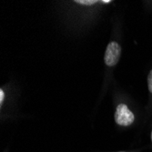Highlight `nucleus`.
Segmentation results:
<instances>
[{
	"instance_id": "obj_5",
	"label": "nucleus",
	"mask_w": 152,
	"mask_h": 152,
	"mask_svg": "<svg viewBox=\"0 0 152 152\" xmlns=\"http://www.w3.org/2000/svg\"><path fill=\"white\" fill-rule=\"evenodd\" d=\"M4 99H5V93H4V91L2 89H0V105H1V106L3 104Z\"/></svg>"
},
{
	"instance_id": "obj_3",
	"label": "nucleus",
	"mask_w": 152,
	"mask_h": 152,
	"mask_svg": "<svg viewBox=\"0 0 152 152\" xmlns=\"http://www.w3.org/2000/svg\"><path fill=\"white\" fill-rule=\"evenodd\" d=\"M75 2L76 3H78V4H81V5L90 6V5H93V4L96 3L98 1H96V0H76Z\"/></svg>"
},
{
	"instance_id": "obj_4",
	"label": "nucleus",
	"mask_w": 152,
	"mask_h": 152,
	"mask_svg": "<svg viewBox=\"0 0 152 152\" xmlns=\"http://www.w3.org/2000/svg\"><path fill=\"white\" fill-rule=\"evenodd\" d=\"M148 90L150 91V93H152V69L148 77Z\"/></svg>"
},
{
	"instance_id": "obj_1",
	"label": "nucleus",
	"mask_w": 152,
	"mask_h": 152,
	"mask_svg": "<svg viewBox=\"0 0 152 152\" xmlns=\"http://www.w3.org/2000/svg\"><path fill=\"white\" fill-rule=\"evenodd\" d=\"M134 114L125 104H120L118 106L115 112V121L118 125L127 127L134 122Z\"/></svg>"
},
{
	"instance_id": "obj_7",
	"label": "nucleus",
	"mask_w": 152,
	"mask_h": 152,
	"mask_svg": "<svg viewBox=\"0 0 152 152\" xmlns=\"http://www.w3.org/2000/svg\"><path fill=\"white\" fill-rule=\"evenodd\" d=\"M151 141H152V133H151Z\"/></svg>"
},
{
	"instance_id": "obj_2",
	"label": "nucleus",
	"mask_w": 152,
	"mask_h": 152,
	"mask_svg": "<svg viewBox=\"0 0 152 152\" xmlns=\"http://www.w3.org/2000/svg\"><path fill=\"white\" fill-rule=\"evenodd\" d=\"M120 54H121L120 46L117 42H115V41L110 42L107 45L105 52V56H104L105 64L107 66H114L115 65H117V63L119 60Z\"/></svg>"
},
{
	"instance_id": "obj_6",
	"label": "nucleus",
	"mask_w": 152,
	"mask_h": 152,
	"mask_svg": "<svg viewBox=\"0 0 152 152\" xmlns=\"http://www.w3.org/2000/svg\"><path fill=\"white\" fill-rule=\"evenodd\" d=\"M110 2H111L110 0H103V1H102V3H104V4H108Z\"/></svg>"
},
{
	"instance_id": "obj_8",
	"label": "nucleus",
	"mask_w": 152,
	"mask_h": 152,
	"mask_svg": "<svg viewBox=\"0 0 152 152\" xmlns=\"http://www.w3.org/2000/svg\"><path fill=\"white\" fill-rule=\"evenodd\" d=\"M120 152H124V151H120Z\"/></svg>"
}]
</instances>
